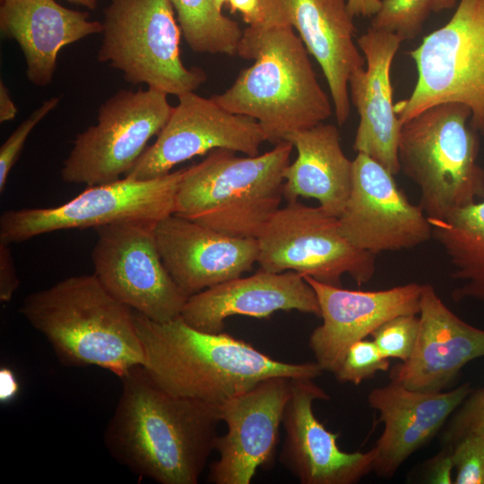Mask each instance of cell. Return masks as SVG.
Returning a JSON list of instances; mask_svg holds the SVG:
<instances>
[{
	"instance_id": "1",
	"label": "cell",
	"mask_w": 484,
	"mask_h": 484,
	"mask_svg": "<svg viewBox=\"0 0 484 484\" xmlns=\"http://www.w3.org/2000/svg\"><path fill=\"white\" fill-rule=\"evenodd\" d=\"M121 394L103 434L120 464L160 484H197L218 438L220 406L172 395L143 366L120 377Z\"/></svg>"
},
{
	"instance_id": "2",
	"label": "cell",
	"mask_w": 484,
	"mask_h": 484,
	"mask_svg": "<svg viewBox=\"0 0 484 484\" xmlns=\"http://www.w3.org/2000/svg\"><path fill=\"white\" fill-rule=\"evenodd\" d=\"M144 352L143 368L167 393L220 406L273 376L312 378L324 370L315 362L277 360L226 333H207L180 316L156 322L134 311Z\"/></svg>"
},
{
	"instance_id": "3",
	"label": "cell",
	"mask_w": 484,
	"mask_h": 484,
	"mask_svg": "<svg viewBox=\"0 0 484 484\" xmlns=\"http://www.w3.org/2000/svg\"><path fill=\"white\" fill-rule=\"evenodd\" d=\"M308 54L290 26L247 25L238 56L254 60L253 65L242 69L224 92L211 97L224 109L255 119L265 141L276 145L333 114Z\"/></svg>"
},
{
	"instance_id": "4",
	"label": "cell",
	"mask_w": 484,
	"mask_h": 484,
	"mask_svg": "<svg viewBox=\"0 0 484 484\" xmlns=\"http://www.w3.org/2000/svg\"><path fill=\"white\" fill-rule=\"evenodd\" d=\"M20 313L68 367H99L120 378L144 363L134 310L93 273L71 276L29 294Z\"/></svg>"
},
{
	"instance_id": "5",
	"label": "cell",
	"mask_w": 484,
	"mask_h": 484,
	"mask_svg": "<svg viewBox=\"0 0 484 484\" xmlns=\"http://www.w3.org/2000/svg\"><path fill=\"white\" fill-rule=\"evenodd\" d=\"M293 148L284 141L256 156L209 151L186 169L174 214L231 237L257 238L283 199V173Z\"/></svg>"
},
{
	"instance_id": "6",
	"label": "cell",
	"mask_w": 484,
	"mask_h": 484,
	"mask_svg": "<svg viewBox=\"0 0 484 484\" xmlns=\"http://www.w3.org/2000/svg\"><path fill=\"white\" fill-rule=\"evenodd\" d=\"M462 103L431 106L402 124L401 170L419 189V206L431 220L484 199V169L477 163L479 142Z\"/></svg>"
},
{
	"instance_id": "7",
	"label": "cell",
	"mask_w": 484,
	"mask_h": 484,
	"mask_svg": "<svg viewBox=\"0 0 484 484\" xmlns=\"http://www.w3.org/2000/svg\"><path fill=\"white\" fill-rule=\"evenodd\" d=\"M176 18L170 0H110L103 11L98 61L134 85L143 83L177 98L194 91L207 76L183 64Z\"/></svg>"
},
{
	"instance_id": "8",
	"label": "cell",
	"mask_w": 484,
	"mask_h": 484,
	"mask_svg": "<svg viewBox=\"0 0 484 484\" xmlns=\"http://www.w3.org/2000/svg\"><path fill=\"white\" fill-rule=\"evenodd\" d=\"M418 72L411 94L394 103L402 124L445 102L466 105L484 136V0H459L451 19L410 51Z\"/></svg>"
},
{
	"instance_id": "9",
	"label": "cell",
	"mask_w": 484,
	"mask_h": 484,
	"mask_svg": "<svg viewBox=\"0 0 484 484\" xmlns=\"http://www.w3.org/2000/svg\"><path fill=\"white\" fill-rule=\"evenodd\" d=\"M257 240V264L264 271H294L337 287L344 274L361 285L376 271V255L350 244L341 234L338 217L298 200L280 207Z\"/></svg>"
},
{
	"instance_id": "10",
	"label": "cell",
	"mask_w": 484,
	"mask_h": 484,
	"mask_svg": "<svg viewBox=\"0 0 484 484\" xmlns=\"http://www.w3.org/2000/svg\"><path fill=\"white\" fill-rule=\"evenodd\" d=\"M186 169L149 179L127 177L87 186L68 202L47 208L8 210L0 217V242L21 243L57 230L96 229L125 220L158 223L174 213Z\"/></svg>"
},
{
	"instance_id": "11",
	"label": "cell",
	"mask_w": 484,
	"mask_h": 484,
	"mask_svg": "<svg viewBox=\"0 0 484 484\" xmlns=\"http://www.w3.org/2000/svg\"><path fill=\"white\" fill-rule=\"evenodd\" d=\"M173 108L168 94L155 89L117 91L99 106L97 123L76 135L61 169L62 179L86 186L119 179L158 135Z\"/></svg>"
},
{
	"instance_id": "12",
	"label": "cell",
	"mask_w": 484,
	"mask_h": 484,
	"mask_svg": "<svg viewBox=\"0 0 484 484\" xmlns=\"http://www.w3.org/2000/svg\"><path fill=\"white\" fill-rule=\"evenodd\" d=\"M157 223L125 220L95 229L93 274L132 310L156 322L180 316L188 297L167 271L160 255Z\"/></svg>"
},
{
	"instance_id": "13",
	"label": "cell",
	"mask_w": 484,
	"mask_h": 484,
	"mask_svg": "<svg viewBox=\"0 0 484 484\" xmlns=\"http://www.w3.org/2000/svg\"><path fill=\"white\" fill-rule=\"evenodd\" d=\"M264 142V134L255 119L233 114L212 97L191 91L178 97V104L155 142L124 177L149 179L164 176L175 166L214 149L256 156Z\"/></svg>"
},
{
	"instance_id": "14",
	"label": "cell",
	"mask_w": 484,
	"mask_h": 484,
	"mask_svg": "<svg viewBox=\"0 0 484 484\" xmlns=\"http://www.w3.org/2000/svg\"><path fill=\"white\" fill-rule=\"evenodd\" d=\"M352 161L350 194L338 217L350 244L376 255L411 248L432 238L428 216L407 199L393 174L364 153Z\"/></svg>"
},
{
	"instance_id": "15",
	"label": "cell",
	"mask_w": 484,
	"mask_h": 484,
	"mask_svg": "<svg viewBox=\"0 0 484 484\" xmlns=\"http://www.w3.org/2000/svg\"><path fill=\"white\" fill-rule=\"evenodd\" d=\"M291 379L269 377L220 406L227 432L216 440L218 460L209 467L212 484H250L258 469L275 461Z\"/></svg>"
},
{
	"instance_id": "16",
	"label": "cell",
	"mask_w": 484,
	"mask_h": 484,
	"mask_svg": "<svg viewBox=\"0 0 484 484\" xmlns=\"http://www.w3.org/2000/svg\"><path fill=\"white\" fill-rule=\"evenodd\" d=\"M347 1L261 0L257 23L287 25L297 31L323 70L339 125L350 113V77L366 65L354 41V17Z\"/></svg>"
},
{
	"instance_id": "17",
	"label": "cell",
	"mask_w": 484,
	"mask_h": 484,
	"mask_svg": "<svg viewBox=\"0 0 484 484\" xmlns=\"http://www.w3.org/2000/svg\"><path fill=\"white\" fill-rule=\"evenodd\" d=\"M312 378H292L282 426L285 438L279 460L301 484H354L373 471L376 448L348 453L338 434L329 431L313 411L329 394Z\"/></svg>"
},
{
	"instance_id": "18",
	"label": "cell",
	"mask_w": 484,
	"mask_h": 484,
	"mask_svg": "<svg viewBox=\"0 0 484 484\" xmlns=\"http://www.w3.org/2000/svg\"><path fill=\"white\" fill-rule=\"evenodd\" d=\"M304 278L316 294L323 319L311 333L308 346L321 368L333 374L352 343L371 335L393 317L418 315L420 310L422 284L363 291Z\"/></svg>"
},
{
	"instance_id": "19",
	"label": "cell",
	"mask_w": 484,
	"mask_h": 484,
	"mask_svg": "<svg viewBox=\"0 0 484 484\" xmlns=\"http://www.w3.org/2000/svg\"><path fill=\"white\" fill-rule=\"evenodd\" d=\"M154 237L171 278L188 298L242 276L257 263V238L231 237L177 214L160 220Z\"/></svg>"
},
{
	"instance_id": "20",
	"label": "cell",
	"mask_w": 484,
	"mask_h": 484,
	"mask_svg": "<svg viewBox=\"0 0 484 484\" xmlns=\"http://www.w3.org/2000/svg\"><path fill=\"white\" fill-rule=\"evenodd\" d=\"M419 329L411 357L390 379L421 392H441L470 361L484 357V330L452 312L431 284H422Z\"/></svg>"
},
{
	"instance_id": "21",
	"label": "cell",
	"mask_w": 484,
	"mask_h": 484,
	"mask_svg": "<svg viewBox=\"0 0 484 484\" xmlns=\"http://www.w3.org/2000/svg\"><path fill=\"white\" fill-rule=\"evenodd\" d=\"M469 383L446 392H421L391 382L373 389L369 406L379 414L383 432L374 446L373 471L390 478L432 438L472 391Z\"/></svg>"
},
{
	"instance_id": "22",
	"label": "cell",
	"mask_w": 484,
	"mask_h": 484,
	"mask_svg": "<svg viewBox=\"0 0 484 484\" xmlns=\"http://www.w3.org/2000/svg\"><path fill=\"white\" fill-rule=\"evenodd\" d=\"M280 310L321 314L316 294L302 274L259 269L189 297L180 317L197 330L217 333L230 316L266 318Z\"/></svg>"
},
{
	"instance_id": "23",
	"label": "cell",
	"mask_w": 484,
	"mask_h": 484,
	"mask_svg": "<svg viewBox=\"0 0 484 484\" xmlns=\"http://www.w3.org/2000/svg\"><path fill=\"white\" fill-rule=\"evenodd\" d=\"M402 39L368 28L357 43L366 67L349 80L350 99L359 115L353 150L381 164L393 176L401 171L398 145L402 124L393 102L390 70Z\"/></svg>"
},
{
	"instance_id": "24",
	"label": "cell",
	"mask_w": 484,
	"mask_h": 484,
	"mask_svg": "<svg viewBox=\"0 0 484 484\" xmlns=\"http://www.w3.org/2000/svg\"><path fill=\"white\" fill-rule=\"evenodd\" d=\"M87 12L66 8L56 0H2L0 30L19 45L30 83H51L59 51L88 36L101 33L102 23Z\"/></svg>"
},
{
	"instance_id": "25",
	"label": "cell",
	"mask_w": 484,
	"mask_h": 484,
	"mask_svg": "<svg viewBox=\"0 0 484 484\" xmlns=\"http://www.w3.org/2000/svg\"><path fill=\"white\" fill-rule=\"evenodd\" d=\"M297 158L283 173V198H314L326 212L340 217L352 186L353 161L344 154L340 133L333 124L320 123L289 134Z\"/></svg>"
},
{
	"instance_id": "26",
	"label": "cell",
	"mask_w": 484,
	"mask_h": 484,
	"mask_svg": "<svg viewBox=\"0 0 484 484\" xmlns=\"http://www.w3.org/2000/svg\"><path fill=\"white\" fill-rule=\"evenodd\" d=\"M428 220L432 237L450 260L451 277L461 283L453 290V299L484 301V199L445 219Z\"/></svg>"
},
{
	"instance_id": "27",
	"label": "cell",
	"mask_w": 484,
	"mask_h": 484,
	"mask_svg": "<svg viewBox=\"0 0 484 484\" xmlns=\"http://www.w3.org/2000/svg\"><path fill=\"white\" fill-rule=\"evenodd\" d=\"M181 33L195 53L237 56L243 30L214 0H170Z\"/></svg>"
},
{
	"instance_id": "28",
	"label": "cell",
	"mask_w": 484,
	"mask_h": 484,
	"mask_svg": "<svg viewBox=\"0 0 484 484\" xmlns=\"http://www.w3.org/2000/svg\"><path fill=\"white\" fill-rule=\"evenodd\" d=\"M432 12V0H381L370 28L411 40L421 31Z\"/></svg>"
},
{
	"instance_id": "29",
	"label": "cell",
	"mask_w": 484,
	"mask_h": 484,
	"mask_svg": "<svg viewBox=\"0 0 484 484\" xmlns=\"http://www.w3.org/2000/svg\"><path fill=\"white\" fill-rule=\"evenodd\" d=\"M419 317L402 315L389 319L372 333L373 341L387 359L406 361L411 355L419 334Z\"/></svg>"
},
{
	"instance_id": "30",
	"label": "cell",
	"mask_w": 484,
	"mask_h": 484,
	"mask_svg": "<svg viewBox=\"0 0 484 484\" xmlns=\"http://www.w3.org/2000/svg\"><path fill=\"white\" fill-rule=\"evenodd\" d=\"M390 361L373 341L366 339L352 343L333 373L341 383L359 385L381 371L389 369Z\"/></svg>"
},
{
	"instance_id": "31",
	"label": "cell",
	"mask_w": 484,
	"mask_h": 484,
	"mask_svg": "<svg viewBox=\"0 0 484 484\" xmlns=\"http://www.w3.org/2000/svg\"><path fill=\"white\" fill-rule=\"evenodd\" d=\"M442 445L452 447L468 436H484V386L472 389L447 420Z\"/></svg>"
},
{
	"instance_id": "32",
	"label": "cell",
	"mask_w": 484,
	"mask_h": 484,
	"mask_svg": "<svg viewBox=\"0 0 484 484\" xmlns=\"http://www.w3.org/2000/svg\"><path fill=\"white\" fill-rule=\"evenodd\" d=\"M59 96H53L45 100L36 108L19 126L10 134L0 148V192L5 188L8 176L15 164L30 134L35 126L52 110L60 101Z\"/></svg>"
},
{
	"instance_id": "33",
	"label": "cell",
	"mask_w": 484,
	"mask_h": 484,
	"mask_svg": "<svg viewBox=\"0 0 484 484\" xmlns=\"http://www.w3.org/2000/svg\"><path fill=\"white\" fill-rule=\"evenodd\" d=\"M451 449L454 484H484V436H468Z\"/></svg>"
},
{
	"instance_id": "34",
	"label": "cell",
	"mask_w": 484,
	"mask_h": 484,
	"mask_svg": "<svg viewBox=\"0 0 484 484\" xmlns=\"http://www.w3.org/2000/svg\"><path fill=\"white\" fill-rule=\"evenodd\" d=\"M20 287L14 266L13 257L9 245L0 242V300L9 302Z\"/></svg>"
},
{
	"instance_id": "35",
	"label": "cell",
	"mask_w": 484,
	"mask_h": 484,
	"mask_svg": "<svg viewBox=\"0 0 484 484\" xmlns=\"http://www.w3.org/2000/svg\"><path fill=\"white\" fill-rule=\"evenodd\" d=\"M425 468L427 482L454 483V479L452 478L454 463L451 449L443 446L438 454L427 462Z\"/></svg>"
},
{
	"instance_id": "36",
	"label": "cell",
	"mask_w": 484,
	"mask_h": 484,
	"mask_svg": "<svg viewBox=\"0 0 484 484\" xmlns=\"http://www.w3.org/2000/svg\"><path fill=\"white\" fill-rule=\"evenodd\" d=\"M231 13H239L247 25H255L261 19V0H228Z\"/></svg>"
},
{
	"instance_id": "37",
	"label": "cell",
	"mask_w": 484,
	"mask_h": 484,
	"mask_svg": "<svg viewBox=\"0 0 484 484\" xmlns=\"http://www.w3.org/2000/svg\"><path fill=\"white\" fill-rule=\"evenodd\" d=\"M20 385L13 371L7 367L0 368V402L3 404L11 402L18 394Z\"/></svg>"
},
{
	"instance_id": "38",
	"label": "cell",
	"mask_w": 484,
	"mask_h": 484,
	"mask_svg": "<svg viewBox=\"0 0 484 484\" xmlns=\"http://www.w3.org/2000/svg\"><path fill=\"white\" fill-rule=\"evenodd\" d=\"M18 110L12 99L9 89L0 82V122L5 123L15 118Z\"/></svg>"
},
{
	"instance_id": "39",
	"label": "cell",
	"mask_w": 484,
	"mask_h": 484,
	"mask_svg": "<svg viewBox=\"0 0 484 484\" xmlns=\"http://www.w3.org/2000/svg\"><path fill=\"white\" fill-rule=\"evenodd\" d=\"M347 4L349 12L353 17H371L379 10L381 0H348Z\"/></svg>"
},
{
	"instance_id": "40",
	"label": "cell",
	"mask_w": 484,
	"mask_h": 484,
	"mask_svg": "<svg viewBox=\"0 0 484 484\" xmlns=\"http://www.w3.org/2000/svg\"><path fill=\"white\" fill-rule=\"evenodd\" d=\"M459 0H432V12L439 13L455 6Z\"/></svg>"
},
{
	"instance_id": "41",
	"label": "cell",
	"mask_w": 484,
	"mask_h": 484,
	"mask_svg": "<svg viewBox=\"0 0 484 484\" xmlns=\"http://www.w3.org/2000/svg\"><path fill=\"white\" fill-rule=\"evenodd\" d=\"M69 3L83 6L89 10H95L98 6V0H65Z\"/></svg>"
},
{
	"instance_id": "42",
	"label": "cell",
	"mask_w": 484,
	"mask_h": 484,
	"mask_svg": "<svg viewBox=\"0 0 484 484\" xmlns=\"http://www.w3.org/2000/svg\"><path fill=\"white\" fill-rule=\"evenodd\" d=\"M217 9L222 12V7L228 3V0H214Z\"/></svg>"
},
{
	"instance_id": "43",
	"label": "cell",
	"mask_w": 484,
	"mask_h": 484,
	"mask_svg": "<svg viewBox=\"0 0 484 484\" xmlns=\"http://www.w3.org/2000/svg\"><path fill=\"white\" fill-rule=\"evenodd\" d=\"M2 1V0H1Z\"/></svg>"
}]
</instances>
